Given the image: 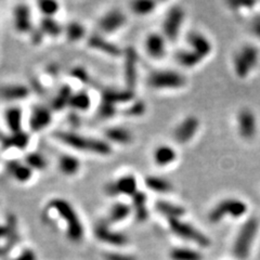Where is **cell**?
Returning <instances> with one entry per match:
<instances>
[{
  "mask_svg": "<svg viewBox=\"0 0 260 260\" xmlns=\"http://www.w3.org/2000/svg\"><path fill=\"white\" fill-rule=\"evenodd\" d=\"M53 139L75 152L107 157L113 154L112 145L101 138L90 137L71 130H58L53 134Z\"/></svg>",
  "mask_w": 260,
  "mask_h": 260,
  "instance_id": "6da1fadb",
  "label": "cell"
},
{
  "mask_svg": "<svg viewBox=\"0 0 260 260\" xmlns=\"http://www.w3.org/2000/svg\"><path fill=\"white\" fill-rule=\"evenodd\" d=\"M45 213H54L65 223V232L68 239L73 243H79L85 236V228L78 213L73 204L63 197L50 198L46 206Z\"/></svg>",
  "mask_w": 260,
  "mask_h": 260,
  "instance_id": "7a4b0ae2",
  "label": "cell"
},
{
  "mask_svg": "<svg viewBox=\"0 0 260 260\" xmlns=\"http://www.w3.org/2000/svg\"><path fill=\"white\" fill-rule=\"evenodd\" d=\"M258 226L259 223L255 217L246 220L244 224L242 225L233 246V255L237 259L245 260L250 255L251 247L256 237Z\"/></svg>",
  "mask_w": 260,
  "mask_h": 260,
  "instance_id": "3957f363",
  "label": "cell"
},
{
  "mask_svg": "<svg viewBox=\"0 0 260 260\" xmlns=\"http://www.w3.org/2000/svg\"><path fill=\"white\" fill-rule=\"evenodd\" d=\"M247 213V205L239 198H224L216 205L208 215V220L212 223H218L226 216L232 218H240Z\"/></svg>",
  "mask_w": 260,
  "mask_h": 260,
  "instance_id": "277c9868",
  "label": "cell"
},
{
  "mask_svg": "<svg viewBox=\"0 0 260 260\" xmlns=\"http://www.w3.org/2000/svg\"><path fill=\"white\" fill-rule=\"evenodd\" d=\"M147 82L153 89H180L186 84V79L179 72L159 70L152 72Z\"/></svg>",
  "mask_w": 260,
  "mask_h": 260,
  "instance_id": "5b68a950",
  "label": "cell"
},
{
  "mask_svg": "<svg viewBox=\"0 0 260 260\" xmlns=\"http://www.w3.org/2000/svg\"><path fill=\"white\" fill-rule=\"evenodd\" d=\"M138 190V180L135 175L127 174L118 177L114 181H110L104 186V193L110 197L134 196Z\"/></svg>",
  "mask_w": 260,
  "mask_h": 260,
  "instance_id": "8992f818",
  "label": "cell"
},
{
  "mask_svg": "<svg viewBox=\"0 0 260 260\" xmlns=\"http://www.w3.org/2000/svg\"><path fill=\"white\" fill-rule=\"evenodd\" d=\"M168 224L170 230L181 239L194 242L195 244L201 247H208L210 245V240L205 234L195 229L192 224L185 223L181 219H169Z\"/></svg>",
  "mask_w": 260,
  "mask_h": 260,
  "instance_id": "52a82bcc",
  "label": "cell"
},
{
  "mask_svg": "<svg viewBox=\"0 0 260 260\" xmlns=\"http://www.w3.org/2000/svg\"><path fill=\"white\" fill-rule=\"evenodd\" d=\"M127 23V15L121 9L112 8L107 11L98 21L99 34L103 36L112 35Z\"/></svg>",
  "mask_w": 260,
  "mask_h": 260,
  "instance_id": "ba28073f",
  "label": "cell"
},
{
  "mask_svg": "<svg viewBox=\"0 0 260 260\" xmlns=\"http://www.w3.org/2000/svg\"><path fill=\"white\" fill-rule=\"evenodd\" d=\"M12 24L19 35H31L36 29L32 19V10L29 4L18 3L12 11Z\"/></svg>",
  "mask_w": 260,
  "mask_h": 260,
  "instance_id": "9c48e42d",
  "label": "cell"
},
{
  "mask_svg": "<svg viewBox=\"0 0 260 260\" xmlns=\"http://www.w3.org/2000/svg\"><path fill=\"white\" fill-rule=\"evenodd\" d=\"M185 15L184 8L179 7V5H174L168 10L163 22V33L165 38H167L170 41H174L178 38Z\"/></svg>",
  "mask_w": 260,
  "mask_h": 260,
  "instance_id": "30bf717a",
  "label": "cell"
},
{
  "mask_svg": "<svg viewBox=\"0 0 260 260\" xmlns=\"http://www.w3.org/2000/svg\"><path fill=\"white\" fill-rule=\"evenodd\" d=\"M53 112L47 105L38 104L31 111L29 117V131L32 134H39L51 125Z\"/></svg>",
  "mask_w": 260,
  "mask_h": 260,
  "instance_id": "8fae6325",
  "label": "cell"
},
{
  "mask_svg": "<svg viewBox=\"0 0 260 260\" xmlns=\"http://www.w3.org/2000/svg\"><path fill=\"white\" fill-rule=\"evenodd\" d=\"M86 46L90 50L104 54L110 58H118L124 54V51L121 50L120 47L109 40L105 36L99 34V33L91 34L87 37Z\"/></svg>",
  "mask_w": 260,
  "mask_h": 260,
  "instance_id": "7c38bea8",
  "label": "cell"
},
{
  "mask_svg": "<svg viewBox=\"0 0 260 260\" xmlns=\"http://www.w3.org/2000/svg\"><path fill=\"white\" fill-rule=\"evenodd\" d=\"M31 88L20 82H11L0 86V100L12 105L27 100L31 97Z\"/></svg>",
  "mask_w": 260,
  "mask_h": 260,
  "instance_id": "4fadbf2b",
  "label": "cell"
},
{
  "mask_svg": "<svg viewBox=\"0 0 260 260\" xmlns=\"http://www.w3.org/2000/svg\"><path fill=\"white\" fill-rule=\"evenodd\" d=\"M93 233L99 241L109 245L125 246L128 243V237L126 234L111 229L110 224L105 220L100 221L95 225Z\"/></svg>",
  "mask_w": 260,
  "mask_h": 260,
  "instance_id": "5bb4252c",
  "label": "cell"
},
{
  "mask_svg": "<svg viewBox=\"0 0 260 260\" xmlns=\"http://www.w3.org/2000/svg\"><path fill=\"white\" fill-rule=\"evenodd\" d=\"M124 77L126 88L131 91L135 90L137 84V68H138V54L132 47L126 48L124 50Z\"/></svg>",
  "mask_w": 260,
  "mask_h": 260,
  "instance_id": "9a60e30c",
  "label": "cell"
},
{
  "mask_svg": "<svg viewBox=\"0 0 260 260\" xmlns=\"http://www.w3.org/2000/svg\"><path fill=\"white\" fill-rule=\"evenodd\" d=\"M5 173H7L14 181L21 185H26L33 180L35 171H33L23 160L10 159L4 165Z\"/></svg>",
  "mask_w": 260,
  "mask_h": 260,
  "instance_id": "2e32d148",
  "label": "cell"
},
{
  "mask_svg": "<svg viewBox=\"0 0 260 260\" xmlns=\"http://www.w3.org/2000/svg\"><path fill=\"white\" fill-rule=\"evenodd\" d=\"M198 127H200V120L196 116H187L176 127L174 131L175 140L180 145L190 142L197 132Z\"/></svg>",
  "mask_w": 260,
  "mask_h": 260,
  "instance_id": "e0dca14e",
  "label": "cell"
},
{
  "mask_svg": "<svg viewBox=\"0 0 260 260\" xmlns=\"http://www.w3.org/2000/svg\"><path fill=\"white\" fill-rule=\"evenodd\" d=\"M237 128L240 136L245 140H251L257 132L256 116L250 109H242L237 115Z\"/></svg>",
  "mask_w": 260,
  "mask_h": 260,
  "instance_id": "ac0fdd59",
  "label": "cell"
},
{
  "mask_svg": "<svg viewBox=\"0 0 260 260\" xmlns=\"http://www.w3.org/2000/svg\"><path fill=\"white\" fill-rule=\"evenodd\" d=\"M82 164L80 158L75 156L74 154L63 153L58 157L57 168L59 173L66 178H74V177L78 176Z\"/></svg>",
  "mask_w": 260,
  "mask_h": 260,
  "instance_id": "d6986e66",
  "label": "cell"
},
{
  "mask_svg": "<svg viewBox=\"0 0 260 260\" xmlns=\"http://www.w3.org/2000/svg\"><path fill=\"white\" fill-rule=\"evenodd\" d=\"M135 100V92L129 89H115V88H103L101 92V101L113 104H129Z\"/></svg>",
  "mask_w": 260,
  "mask_h": 260,
  "instance_id": "ffe728a7",
  "label": "cell"
},
{
  "mask_svg": "<svg viewBox=\"0 0 260 260\" xmlns=\"http://www.w3.org/2000/svg\"><path fill=\"white\" fill-rule=\"evenodd\" d=\"M104 139L110 145H118V146H128L134 141V135L132 132L121 126H111L104 129Z\"/></svg>",
  "mask_w": 260,
  "mask_h": 260,
  "instance_id": "44dd1931",
  "label": "cell"
},
{
  "mask_svg": "<svg viewBox=\"0 0 260 260\" xmlns=\"http://www.w3.org/2000/svg\"><path fill=\"white\" fill-rule=\"evenodd\" d=\"M3 120L10 134L24 130V113L19 105H10L3 112Z\"/></svg>",
  "mask_w": 260,
  "mask_h": 260,
  "instance_id": "7402d4cb",
  "label": "cell"
},
{
  "mask_svg": "<svg viewBox=\"0 0 260 260\" xmlns=\"http://www.w3.org/2000/svg\"><path fill=\"white\" fill-rule=\"evenodd\" d=\"M31 132L27 130H22L14 134H9L8 136L2 137L0 142V150L7 151L11 149L16 150H25L31 142Z\"/></svg>",
  "mask_w": 260,
  "mask_h": 260,
  "instance_id": "603a6c76",
  "label": "cell"
},
{
  "mask_svg": "<svg viewBox=\"0 0 260 260\" xmlns=\"http://www.w3.org/2000/svg\"><path fill=\"white\" fill-rule=\"evenodd\" d=\"M145 48L147 53L153 59H162L166 54V40L164 35L151 33L146 38Z\"/></svg>",
  "mask_w": 260,
  "mask_h": 260,
  "instance_id": "cb8c5ba5",
  "label": "cell"
},
{
  "mask_svg": "<svg viewBox=\"0 0 260 260\" xmlns=\"http://www.w3.org/2000/svg\"><path fill=\"white\" fill-rule=\"evenodd\" d=\"M186 41L189 43L190 49L197 54H200L203 59L210 54L213 50V46L208 38L204 36L201 33L197 32H191L186 37Z\"/></svg>",
  "mask_w": 260,
  "mask_h": 260,
  "instance_id": "d4e9b609",
  "label": "cell"
},
{
  "mask_svg": "<svg viewBox=\"0 0 260 260\" xmlns=\"http://www.w3.org/2000/svg\"><path fill=\"white\" fill-rule=\"evenodd\" d=\"M63 36L65 37L66 41L76 43L81 40H86L89 35L87 34V29L84 24L78 21H71L64 25Z\"/></svg>",
  "mask_w": 260,
  "mask_h": 260,
  "instance_id": "484cf974",
  "label": "cell"
},
{
  "mask_svg": "<svg viewBox=\"0 0 260 260\" xmlns=\"http://www.w3.org/2000/svg\"><path fill=\"white\" fill-rule=\"evenodd\" d=\"M73 92L74 91L72 90L71 86L66 85V84L61 86L58 92L55 93L54 98L51 100L50 105H49V108L51 109L52 112L58 113V112H61V111L65 110L66 108H69V104H70Z\"/></svg>",
  "mask_w": 260,
  "mask_h": 260,
  "instance_id": "4316f807",
  "label": "cell"
},
{
  "mask_svg": "<svg viewBox=\"0 0 260 260\" xmlns=\"http://www.w3.org/2000/svg\"><path fill=\"white\" fill-rule=\"evenodd\" d=\"M38 29L40 30L43 36L52 38V39H57L64 34V26L60 24L55 18H42L38 25Z\"/></svg>",
  "mask_w": 260,
  "mask_h": 260,
  "instance_id": "83f0119b",
  "label": "cell"
},
{
  "mask_svg": "<svg viewBox=\"0 0 260 260\" xmlns=\"http://www.w3.org/2000/svg\"><path fill=\"white\" fill-rule=\"evenodd\" d=\"M132 213V207L125 202H116L111 206L108 217L105 221L109 224L117 223L120 221H124L129 217V215Z\"/></svg>",
  "mask_w": 260,
  "mask_h": 260,
  "instance_id": "f1b7e54d",
  "label": "cell"
},
{
  "mask_svg": "<svg viewBox=\"0 0 260 260\" xmlns=\"http://www.w3.org/2000/svg\"><path fill=\"white\" fill-rule=\"evenodd\" d=\"M92 100L89 93L85 90H79L73 92V95H72L69 109L75 113H84L90 110Z\"/></svg>",
  "mask_w": 260,
  "mask_h": 260,
  "instance_id": "f546056e",
  "label": "cell"
},
{
  "mask_svg": "<svg viewBox=\"0 0 260 260\" xmlns=\"http://www.w3.org/2000/svg\"><path fill=\"white\" fill-rule=\"evenodd\" d=\"M132 198V212L135 213L136 220L139 223H145L149 218V209L147 206L148 196L145 192L138 191Z\"/></svg>",
  "mask_w": 260,
  "mask_h": 260,
  "instance_id": "4dcf8cb0",
  "label": "cell"
},
{
  "mask_svg": "<svg viewBox=\"0 0 260 260\" xmlns=\"http://www.w3.org/2000/svg\"><path fill=\"white\" fill-rule=\"evenodd\" d=\"M177 158V152L174 148L169 146H158L153 152V159L159 167H166L173 164Z\"/></svg>",
  "mask_w": 260,
  "mask_h": 260,
  "instance_id": "1f68e13d",
  "label": "cell"
},
{
  "mask_svg": "<svg viewBox=\"0 0 260 260\" xmlns=\"http://www.w3.org/2000/svg\"><path fill=\"white\" fill-rule=\"evenodd\" d=\"M145 184L149 190H151L155 193H160V194H166L170 193L174 189V186L167 179L158 176H148L145 179Z\"/></svg>",
  "mask_w": 260,
  "mask_h": 260,
  "instance_id": "d6a6232c",
  "label": "cell"
},
{
  "mask_svg": "<svg viewBox=\"0 0 260 260\" xmlns=\"http://www.w3.org/2000/svg\"><path fill=\"white\" fill-rule=\"evenodd\" d=\"M155 209L157 212L169 219H180L186 214V209L174 203L158 201L155 204Z\"/></svg>",
  "mask_w": 260,
  "mask_h": 260,
  "instance_id": "836d02e7",
  "label": "cell"
},
{
  "mask_svg": "<svg viewBox=\"0 0 260 260\" xmlns=\"http://www.w3.org/2000/svg\"><path fill=\"white\" fill-rule=\"evenodd\" d=\"M23 162L29 166V167L33 171H43L48 168L49 163L47 157L43 154L37 152V151H32L25 154Z\"/></svg>",
  "mask_w": 260,
  "mask_h": 260,
  "instance_id": "e575fe53",
  "label": "cell"
},
{
  "mask_svg": "<svg viewBox=\"0 0 260 260\" xmlns=\"http://www.w3.org/2000/svg\"><path fill=\"white\" fill-rule=\"evenodd\" d=\"M176 60L184 68H194L202 62L203 58L191 49H185V50H179L177 52Z\"/></svg>",
  "mask_w": 260,
  "mask_h": 260,
  "instance_id": "d590c367",
  "label": "cell"
},
{
  "mask_svg": "<svg viewBox=\"0 0 260 260\" xmlns=\"http://www.w3.org/2000/svg\"><path fill=\"white\" fill-rule=\"evenodd\" d=\"M170 258L173 260H202L203 256L201 253L190 248L178 247L170 251Z\"/></svg>",
  "mask_w": 260,
  "mask_h": 260,
  "instance_id": "8d00e7d4",
  "label": "cell"
},
{
  "mask_svg": "<svg viewBox=\"0 0 260 260\" xmlns=\"http://www.w3.org/2000/svg\"><path fill=\"white\" fill-rule=\"evenodd\" d=\"M157 3L151 0H137V1L131 2L130 8L131 11L138 16H146L151 14L155 10Z\"/></svg>",
  "mask_w": 260,
  "mask_h": 260,
  "instance_id": "74e56055",
  "label": "cell"
},
{
  "mask_svg": "<svg viewBox=\"0 0 260 260\" xmlns=\"http://www.w3.org/2000/svg\"><path fill=\"white\" fill-rule=\"evenodd\" d=\"M147 112V105L142 100H134L131 103L127 104L120 111V114L126 117H140Z\"/></svg>",
  "mask_w": 260,
  "mask_h": 260,
  "instance_id": "f35d334b",
  "label": "cell"
},
{
  "mask_svg": "<svg viewBox=\"0 0 260 260\" xmlns=\"http://www.w3.org/2000/svg\"><path fill=\"white\" fill-rule=\"evenodd\" d=\"M37 9L42 18H54L60 11V3L54 0H41L37 2Z\"/></svg>",
  "mask_w": 260,
  "mask_h": 260,
  "instance_id": "ab89813d",
  "label": "cell"
},
{
  "mask_svg": "<svg viewBox=\"0 0 260 260\" xmlns=\"http://www.w3.org/2000/svg\"><path fill=\"white\" fill-rule=\"evenodd\" d=\"M241 57L244 59L245 62L248 64V66L252 69V71L256 68L259 60V53L258 49L253 46V45H245L241 48L239 51Z\"/></svg>",
  "mask_w": 260,
  "mask_h": 260,
  "instance_id": "60d3db41",
  "label": "cell"
},
{
  "mask_svg": "<svg viewBox=\"0 0 260 260\" xmlns=\"http://www.w3.org/2000/svg\"><path fill=\"white\" fill-rule=\"evenodd\" d=\"M233 66H234V72L236 76L239 78H246L248 74L252 72V69L248 66V64L245 62L239 52H236L233 57Z\"/></svg>",
  "mask_w": 260,
  "mask_h": 260,
  "instance_id": "b9f144b4",
  "label": "cell"
},
{
  "mask_svg": "<svg viewBox=\"0 0 260 260\" xmlns=\"http://www.w3.org/2000/svg\"><path fill=\"white\" fill-rule=\"evenodd\" d=\"M70 76L73 79L79 81L82 85H88L91 80L89 72L85 68H82V66H75V68L72 69L70 71Z\"/></svg>",
  "mask_w": 260,
  "mask_h": 260,
  "instance_id": "7bdbcfd3",
  "label": "cell"
},
{
  "mask_svg": "<svg viewBox=\"0 0 260 260\" xmlns=\"http://www.w3.org/2000/svg\"><path fill=\"white\" fill-rule=\"evenodd\" d=\"M118 113L117 107H115L113 104H110L107 102L101 101L100 105L98 108V115L100 116L102 119H110L115 117Z\"/></svg>",
  "mask_w": 260,
  "mask_h": 260,
  "instance_id": "ee69618b",
  "label": "cell"
},
{
  "mask_svg": "<svg viewBox=\"0 0 260 260\" xmlns=\"http://www.w3.org/2000/svg\"><path fill=\"white\" fill-rule=\"evenodd\" d=\"M103 257L105 260H138L134 256L119 253H105Z\"/></svg>",
  "mask_w": 260,
  "mask_h": 260,
  "instance_id": "f6af8a7d",
  "label": "cell"
},
{
  "mask_svg": "<svg viewBox=\"0 0 260 260\" xmlns=\"http://www.w3.org/2000/svg\"><path fill=\"white\" fill-rule=\"evenodd\" d=\"M30 37H31V40L33 42V45H35V46L40 45V43L43 41V39L46 38L45 36H43L42 33L40 32V30L38 29V26L34 30V32H33L32 34L30 35Z\"/></svg>",
  "mask_w": 260,
  "mask_h": 260,
  "instance_id": "bcb514c9",
  "label": "cell"
},
{
  "mask_svg": "<svg viewBox=\"0 0 260 260\" xmlns=\"http://www.w3.org/2000/svg\"><path fill=\"white\" fill-rule=\"evenodd\" d=\"M15 260H36L35 253L31 250H25Z\"/></svg>",
  "mask_w": 260,
  "mask_h": 260,
  "instance_id": "7dc6e473",
  "label": "cell"
},
{
  "mask_svg": "<svg viewBox=\"0 0 260 260\" xmlns=\"http://www.w3.org/2000/svg\"><path fill=\"white\" fill-rule=\"evenodd\" d=\"M253 31L260 38V19L255 21V23L253 25Z\"/></svg>",
  "mask_w": 260,
  "mask_h": 260,
  "instance_id": "c3c4849f",
  "label": "cell"
},
{
  "mask_svg": "<svg viewBox=\"0 0 260 260\" xmlns=\"http://www.w3.org/2000/svg\"><path fill=\"white\" fill-rule=\"evenodd\" d=\"M5 253H7V252L4 251V247H1V246H0V257H2Z\"/></svg>",
  "mask_w": 260,
  "mask_h": 260,
  "instance_id": "681fc988",
  "label": "cell"
}]
</instances>
